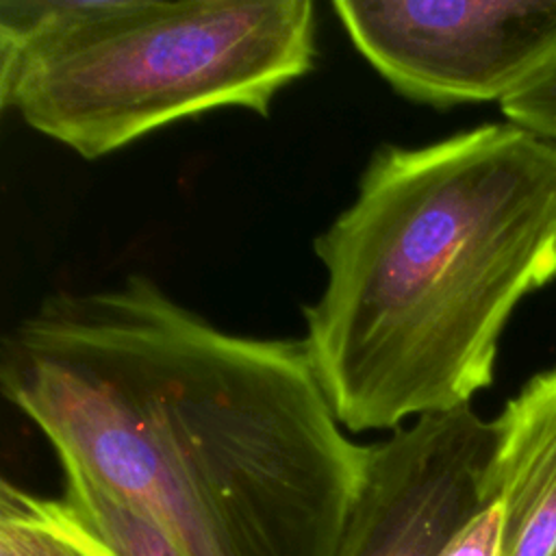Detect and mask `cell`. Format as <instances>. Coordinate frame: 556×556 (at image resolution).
<instances>
[{
	"instance_id": "obj_1",
	"label": "cell",
	"mask_w": 556,
	"mask_h": 556,
	"mask_svg": "<svg viewBox=\"0 0 556 556\" xmlns=\"http://www.w3.org/2000/svg\"><path fill=\"white\" fill-rule=\"evenodd\" d=\"M0 387L63 473L182 556H337L369 445L341 430L302 339L224 332L132 274L20 319Z\"/></svg>"
},
{
	"instance_id": "obj_2",
	"label": "cell",
	"mask_w": 556,
	"mask_h": 556,
	"mask_svg": "<svg viewBox=\"0 0 556 556\" xmlns=\"http://www.w3.org/2000/svg\"><path fill=\"white\" fill-rule=\"evenodd\" d=\"M313 248L302 341L343 428L471 404L519 302L556 280V143L504 122L380 146Z\"/></svg>"
},
{
	"instance_id": "obj_3",
	"label": "cell",
	"mask_w": 556,
	"mask_h": 556,
	"mask_svg": "<svg viewBox=\"0 0 556 556\" xmlns=\"http://www.w3.org/2000/svg\"><path fill=\"white\" fill-rule=\"evenodd\" d=\"M311 0H2L0 104L98 159L213 109L269 113L313 70Z\"/></svg>"
},
{
	"instance_id": "obj_4",
	"label": "cell",
	"mask_w": 556,
	"mask_h": 556,
	"mask_svg": "<svg viewBox=\"0 0 556 556\" xmlns=\"http://www.w3.org/2000/svg\"><path fill=\"white\" fill-rule=\"evenodd\" d=\"M356 50L402 96L502 102L556 56V0H337Z\"/></svg>"
},
{
	"instance_id": "obj_5",
	"label": "cell",
	"mask_w": 556,
	"mask_h": 556,
	"mask_svg": "<svg viewBox=\"0 0 556 556\" xmlns=\"http://www.w3.org/2000/svg\"><path fill=\"white\" fill-rule=\"evenodd\" d=\"M497 419L471 404L417 417L369 445L358 500L337 556H441L489 502Z\"/></svg>"
},
{
	"instance_id": "obj_6",
	"label": "cell",
	"mask_w": 556,
	"mask_h": 556,
	"mask_svg": "<svg viewBox=\"0 0 556 556\" xmlns=\"http://www.w3.org/2000/svg\"><path fill=\"white\" fill-rule=\"evenodd\" d=\"M495 419L489 482L504 502L502 556H556V367L534 374Z\"/></svg>"
},
{
	"instance_id": "obj_7",
	"label": "cell",
	"mask_w": 556,
	"mask_h": 556,
	"mask_svg": "<svg viewBox=\"0 0 556 556\" xmlns=\"http://www.w3.org/2000/svg\"><path fill=\"white\" fill-rule=\"evenodd\" d=\"M0 556H117L72 508L2 480Z\"/></svg>"
},
{
	"instance_id": "obj_8",
	"label": "cell",
	"mask_w": 556,
	"mask_h": 556,
	"mask_svg": "<svg viewBox=\"0 0 556 556\" xmlns=\"http://www.w3.org/2000/svg\"><path fill=\"white\" fill-rule=\"evenodd\" d=\"M63 476V500L117 556H182L143 513L76 473Z\"/></svg>"
},
{
	"instance_id": "obj_9",
	"label": "cell",
	"mask_w": 556,
	"mask_h": 556,
	"mask_svg": "<svg viewBox=\"0 0 556 556\" xmlns=\"http://www.w3.org/2000/svg\"><path fill=\"white\" fill-rule=\"evenodd\" d=\"M500 109L510 124L556 143V56L506 96Z\"/></svg>"
},
{
	"instance_id": "obj_10",
	"label": "cell",
	"mask_w": 556,
	"mask_h": 556,
	"mask_svg": "<svg viewBox=\"0 0 556 556\" xmlns=\"http://www.w3.org/2000/svg\"><path fill=\"white\" fill-rule=\"evenodd\" d=\"M504 545V502L495 493L454 534L441 556H502Z\"/></svg>"
}]
</instances>
